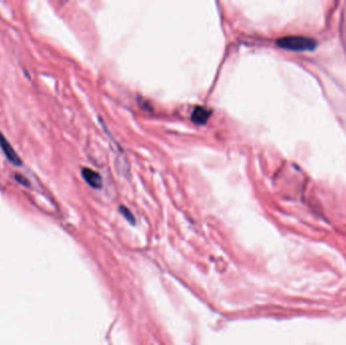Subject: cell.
<instances>
[{"instance_id":"cell-1","label":"cell","mask_w":346,"mask_h":345,"mask_svg":"<svg viewBox=\"0 0 346 345\" xmlns=\"http://www.w3.org/2000/svg\"><path fill=\"white\" fill-rule=\"evenodd\" d=\"M276 45L280 48L291 51H313L317 47V42L314 39L303 36H288L279 39Z\"/></svg>"},{"instance_id":"cell-2","label":"cell","mask_w":346,"mask_h":345,"mask_svg":"<svg viewBox=\"0 0 346 345\" xmlns=\"http://www.w3.org/2000/svg\"><path fill=\"white\" fill-rule=\"evenodd\" d=\"M0 146H1L2 151L4 152L6 158L10 161L11 163L15 164V165H20V159L17 156L16 152L14 151V149L12 148V146L10 145V143L5 139V138L0 134Z\"/></svg>"},{"instance_id":"cell-4","label":"cell","mask_w":346,"mask_h":345,"mask_svg":"<svg viewBox=\"0 0 346 345\" xmlns=\"http://www.w3.org/2000/svg\"><path fill=\"white\" fill-rule=\"evenodd\" d=\"M212 111L204 106H197L192 114V121L198 125L206 124L207 120L210 119Z\"/></svg>"},{"instance_id":"cell-3","label":"cell","mask_w":346,"mask_h":345,"mask_svg":"<svg viewBox=\"0 0 346 345\" xmlns=\"http://www.w3.org/2000/svg\"><path fill=\"white\" fill-rule=\"evenodd\" d=\"M82 176L88 185L94 189H100L102 187L101 176L95 170L89 168H84L82 170Z\"/></svg>"},{"instance_id":"cell-5","label":"cell","mask_w":346,"mask_h":345,"mask_svg":"<svg viewBox=\"0 0 346 345\" xmlns=\"http://www.w3.org/2000/svg\"><path fill=\"white\" fill-rule=\"evenodd\" d=\"M121 212L124 214V216H126V218H127L129 221L134 222V217H133V215L129 212L128 209H126V208H124V206H122V208H121Z\"/></svg>"}]
</instances>
